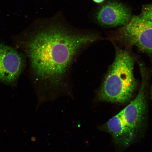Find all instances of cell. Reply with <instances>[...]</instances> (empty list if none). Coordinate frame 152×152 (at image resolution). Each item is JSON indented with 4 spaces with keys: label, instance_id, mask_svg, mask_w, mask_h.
<instances>
[{
    "label": "cell",
    "instance_id": "6da1fadb",
    "mask_svg": "<svg viewBox=\"0 0 152 152\" xmlns=\"http://www.w3.org/2000/svg\"><path fill=\"white\" fill-rule=\"evenodd\" d=\"M101 38L59 19L35 22L16 37V46L29 64L30 78L42 104L64 96L73 98L72 68L80 55Z\"/></svg>",
    "mask_w": 152,
    "mask_h": 152
},
{
    "label": "cell",
    "instance_id": "7a4b0ae2",
    "mask_svg": "<svg viewBox=\"0 0 152 152\" xmlns=\"http://www.w3.org/2000/svg\"><path fill=\"white\" fill-rule=\"evenodd\" d=\"M140 63L142 83L137 96L126 107L99 128L111 134L116 145L122 149L128 147L137 140L147 119V90L151 73Z\"/></svg>",
    "mask_w": 152,
    "mask_h": 152
},
{
    "label": "cell",
    "instance_id": "3957f363",
    "mask_svg": "<svg viewBox=\"0 0 152 152\" xmlns=\"http://www.w3.org/2000/svg\"><path fill=\"white\" fill-rule=\"evenodd\" d=\"M113 44L115 59L96 91V99L101 102L125 103L132 98L138 88L134 73L136 58L130 49H121Z\"/></svg>",
    "mask_w": 152,
    "mask_h": 152
},
{
    "label": "cell",
    "instance_id": "277c9868",
    "mask_svg": "<svg viewBox=\"0 0 152 152\" xmlns=\"http://www.w3.org/2000/svg\"><path fill=\"white\" fill-rule=\"evenodd\" d=\"M113 43H118L126 48L135 46L152 59V22L139 16H132L126 26L111 35Z\"/></svg>",
    "mask_w": 152,
    "mask_h": 152
},
{
    "label": "cell",
    "instance_id": "5b68a950",
    "mask_svg": "<svg viewBox=\"0 0 152 152\" xmlns=\"http://www.w3.org/2000/svg\"><path fill=\"white\" fill-rule=\"evenodd\" d=\"M26 62L23 53L0 42V83L14 87L25 69Z\"/></svg>",
    "mask_w": 152,
    "mask_h": 152
},
{
    "label": "cell",
    "instance_id": "8992f818",
    "mask_svg": "<svg viewBox=\"0 0 152 152\" xmlns=\"http://www.w3.org/2000/svg\"><path fill=\"white\" fill-rule=\"evenodd\" d=\"M132 10L123 3L109 2L101 7L95 18L100 25L106 27H123L128 24L132 18Z\"/></svg>",
    "mask_w": 152,
    "mask_h": 152
},
{
    "label": "cell",
    "instance_id": "52a82bcc",
    "mask_svg": "<svg viewBox=\"0 0 152 152\" xmlns=\"http://www.w3.org/2000/svg\"><path fill=\"white\" fill-rule=\"evenodd\" d=\"M139 16L143 20L152 22V3L142 6L141 14Z\"/></svg>",
    "mask_w": 152,
    "mask_h": 152
},
{
    "label": "cell",
    "instance_id": "ba28073f",
    "mask_svg": "<svg viewBox=\"0 0 152 152\" xmlns=\"http://www.w3.org/2000/svg\"><path fill=\"white\" fill-rule=\"evenodd\" d=\"M104 0H93L95 3H102V2H103Z\"/></svg>",
    "mask_w": 152,
    "mask_h": 152
},
{
    "label": "cell",
    "instance_id": "9c48e42d",
    "mask_svg": "<svg viewBox=\"0 0 152 152\" xmlns=\"http://www.w3.org/2000/svg\"><path fill=\"white\" fill-rule=\"evenodd\" d=\"M150 92H151L150 93H151V98L152 101V85L151 86V91H150Z\"/></svg>",
    "mask_w": 152,
    "mask_h": 152
}]
</instances>
